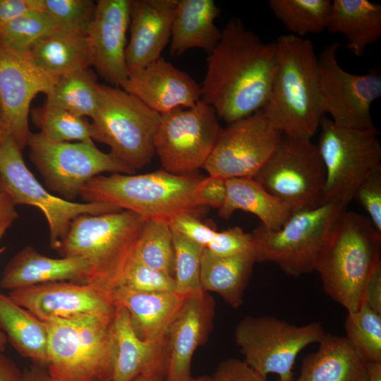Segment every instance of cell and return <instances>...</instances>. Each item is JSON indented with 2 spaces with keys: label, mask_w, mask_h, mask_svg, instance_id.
<instances>
[{
  "label": "cell",
  "mask_w": 381,
  "mask_h": 381,
  "mask_svg": "<svg viewBox=\"0 0 381 381\" xmlns=\"http://www.w3.org/2000/svg\"><path fill=\"white\" fill-rule=\"evenodd\" d=\"M96 3L91 0H41V10L62 30L87 35Z\"/></svg>",
  "instance_id": "obj_40"
},
{
  "label": "cell",
  "mask_w": 381,
  "mask_h": 381,
  "mask_svg": "<svg viewBox=\"0 0 381 381\" xmlns=\"http://www.w3.org/2000/svg\"><path fill=\"white\" fill-rule=\"evenodd\" d=\"M346 210L339 204L325 202L292 212L277 231L260 224L252 233L257 262H274L295 277L314 271L335 222Z\"/></svg>",
  "instance_id": "obj_8"
},
{
  "label": "cell",
  "mask_w": 381,
  "mask_h": 381,
  "mask_svg": "<svg viewBox=\"0 0 381 381\" xmlns=\"http://www.w3.org/2000/svg\"><path fill=\"white\" fill-rule=\"evenodd\" d=\"M27 53L37 68L54 78L92 66L87 35L65 30L44 35Z\"/></svg>",
  "instance_id": "obj_28"
},
{
  "label": "cell",
  "mask_w": 381,
  "mask_h": 381,
  "mask_svg": "<svg viewBox=\"0 0 381 381\" xmlns=\"http://www.w3.org/2000/svg\"><path fill=\"white\" fill-rule=\"evenodd\" d=\"M34 124L54 142L93 140V127L85 117L46 104L30 111Z\"/></svg>",
  "instance_id": "obj_36"
},
{
  "label": "cell",
  "mask_w": 381,
  "mask_h": 381,
  "mask_svg": "<svg viewBox=\"0 0 381 381\" xmlns=\"http://www.w3.org/2000/svg\"><path fill=\"white\" fill-rule=\"evenodd\" d=\"M367 381H381V363L367 362Z\"/></svg>",
  "instance_id": "obj_53"
},
{
  "label": "cell",
  "mask_w": 381,
  "mask_h": 381,
  "mask_svg": "<svg viewBox=\"0 0 381 381\" xmlns=\"http://www.w3.org/2000/svg\"><path fill=\"white\" fill-rule=\"evenodd\" d=\"M8 296L41 320L94 314L112 316L115 306L89 284L55 282L10 291Z\"/></svg>",
  "instance_id": "obj_18"
},
{
  "label": "cell",
  "mask_w": 381,
  "mask_h": 381,
  "mask_svg": "<svg viewBox=\"0 0 381 381\" xmlns=\"http://www.w3.org/2000/svg\"><path fill=\"white\" fill-rule=\"evenodd\" d=\"M0 381H23V372L11 360L1 353Z\"/></svg>",
  "instance_id": "obj_49"
},
{
  "label": "cell",
  "mask_w": 381,
  "mask_h": 381,
  "mask_svg": "<svg viewBox=\"0 0 381 381\" xmlns=\"http://www.w3.org/2000/svg\"><path fill=\"white\" fill-rule=\"evenodd\" d=\"M98 85L90 68L59 76L44 104L92 119L97 107Z\"/></svg>",
  "instance_id": "obj_33"
},
{
  "label": "cell",
  "mask_w": 381,
  "mask_h": 381,
  "mask_svg": "<svg viewBox=\"0 0 381 381\" xmlns=\"http://www.w3.org/2000/svg\"><path fill=\"white\" fill-rule=\"evenodd\" d=\"M381 234L364 215L344 211L315 267L325 293L348 313L363 303L366 282L381 262Z\"/></svg>",
  "instance_id": "obj_3"
},
{
  "label": "cell",
  "mask_w": 381,
  "mask_h": 381,
  "mask_svg": "<svg viewBox=\"0 0 381 381\" xmlns=\"http://www.w3.org/2000/svg\"><path fill=\"white\" fill-rule=\"evenodd\" d=\"M132 258L174 277L173 235L167 220H145L137 239Z\"/></svg>",
  "instance_id": "obj_35"
},
{
  "label": "cell",
  "mask_w": 381,
  "mask_h": 381,
  "mask_svg": "<svg viewBox=\"0 0 381 381\" xmlns=\"http://www.w3.org/2000/svg\"><path fill=\"white\" fill-rule=\"evenodd\" d=\"M353 199L364 208L368 218L381 234V167L370 172L359 184Z\"/></svg>",
  "instance_id": "obj_43"
},
{
  "label": "cell",
  "mask_w": 381,
  "mask_h": 381,
  "mask_svg": "<svg viewBox=\"0 0 381 381\" xmlns=\"http://www.w3.org/2000/svg\"><path fill=\"white\" fill-rule=\"evenodd\" d=\"M131 0H99L87 38L93 66L101 78L121 87L128 77L126 33Z\"/></svg>",
  "instance_id": "obj_19"
},
{
  "label": "cell",
  "mask_w": 381,
  "mask_h": 381,
  "mask_svg": "<svg viewBox=\"0 0 381 381\" xmlns=\"http://www.w3.org/2000/svg\"><path fill=\"white\" fill-rule=\"evenodd\" d=\"M346 337L366 362L381 363V313L363 303L348 313L344 322Z\"/></svg>",
  "instance_id": "obj_37"
},
{
  "label": "cell",
  "mask_w": 381,
  "mask_h": 381,
  "mask_svg": "<svg viewBox=\"0 0 381 381\" xmlns=\"http://www.w3.org/2000/svg\"><path fill=\"white\" fill-rule=\"evenodd\" d=\"M27 146L46 186L68 201L80 196L86 183L102 173L135 172L109 152L100 150L93 140L54 142L39 132L32 133Z\"/></svg>",
  "instance_id": "obj_11"
},
{
  "label": "cell",
  "mask_w": 381,
  "mask_h": 381,
  "mask_svg": "<svg viewBox=\"0 0 381 381\" xmlns=\"http://www.w3.org/2000/svg\"><path fill=\"white\" fill-rule=\"evenodd\" d=\"M0 330L7 341L32 364L47 368L49 363L46 322L0 293Z\"/></svg>",
  "instance_id": "obj_32"
},
{
  "label": "cell",
  "mask_w": 381,
  "mask_h": 381,
  "mask_svg": "<svg viewBox=\"0 0 381 381\" xmlns=\"http://www.w3.org/2000/svg\"><path fill=\"white\" fill-rule=\"evenodd\" d=\"M58 30H64L49 15L34 10L0 25V42L14 50L27 52L39 39Z\"/></svg>",
  "instance_id": "obj_38"
},
{
  "label": "cell",
  "mask_w": 381,
  "mask_h": 381,
  "mask_svg": "<svg viewBox=\"0 0 381 381\" xmlns=\"http://www.w3.org/2000/svg\"><path fill=\"white\" fill-rule=\"evenodd\" d=\"M326 29L343 35L346 47L361 56L381 37V5L368 0H334Z\"/></svg>",
  "instance_id": "obj_29"
},
{
  "label": "cell",
  "mask_w": 381,
  "mask_h": 381,
  "mask_svg": "<svg viewBox=\"0 0 381 381\" xmlns=\"http://www.w3.org/2000/svg\"><path fill=\"white\" fill-rule=\"evenodd\" d=\"M167 370H159L140 375L133 381H165Z\"/></svg>",
  "instance_id": "obj_52"
},
{
  "label": "cell",
  "mask_w": 381,
  "mask_h": 381,
  "mask_svg": "<svg viewBox=\"0 0 381 381\" xmlns=\"http://www.w3.org/2000/svg\"><path fill=\"white\" fill-rule=\"evenodd\" d=\"M109 297L126 308L136 334L144 340L165 337L187 298L176 292L145 293L122 287L112 289Z\"/></svg>",
  "instance_id": "obj_25"
},
{
  "label": "cell",
  "mask_w": 381,
  "mask_h": 381,
  "mask_svg": "<svg viewBox=\"0 0 381 381\" xmlns=\"http://www.w3.org/2000/svg\"><path fill=\"white\" fill-rule=\"evenodd\" d=\"M219 13L213 0H178L171 27V55L180 56L194 48L210 54L222 35L214 23Z\"/></svg>",
  "instance_id": "obj_27"
},
{
  "label": "cell",
  "mask_w": 381,
  "mask_h": 381,
  "mask_svg": "<svg viewBox=\"0 0 381 381\" xmlns=\"http://www.w3.org/2000/svg\"><path fill=\"white\" fill-rule=\"evenodd\" d=\"M0 183L15 205H30L42 211L48 224L51 247L55 250L76 217L121 210L102 202L68 201L50 193L28 169L22 150L8 133L0 142Z\"/></svg>",
  "instance_id": "obj_13"
},
{
  "label": "cell",
  "mask_w": 381,
  "mask_h": 381,
  "mask_svg": "<svg viewBox=\"0 0 381 381\" xmlns=\"http://www.w3.org/2000/svg\"><path fill=\"white\" fill-rule=\"evenodd\" d=\"M113 317L87 314L46 321L49 373L59 381H111Z\"/></svg>",
  "instance_id": "obj_6"
},
{
  "label": "cell",
  "mask_w": 381,
  "mask_h": 381,
  "mask_svg": "<svg viewBox=\"0 0 381 381\" xmlns=\"http://www.w3.org/2000/svg\"><path fill=\"white\" fill-rule=\"evenodd\" d=\"M160 116L121 87L99 83L92 139L107 145L111 155L136 171L148 164L155 154Z\"/></svg>",
  "instance_id": "obj_7"
},
{
  "label": "cell",
  "mask_w": 381,
  "mask_h": 381,
  "mask_svg": "<svg viewBox=\"0 0 381 381\" xmlns=\"http://www.w3.org/2000/svg\"><path fill=\"white\" fill-rule=\"evenodd\" d=\"M13 222V220L10 219L0 221V240L7 229L11 226ZM6 344V337L5 334L0 330V351H4Z\"/></svg>",
  "instance_id": "obj_54"
},
{
  "label": "cell",
  "mask_w": 381,
  "mask_h": 381,
  "mask_svg": "<svg viewBox=\"0 0 381 381\" xmlns=\"http://www.w3.org/2000/svg\"><path fill=\"white\" fill-rule=\"evenodd\" d=\"M34 10H41V0H0V25Z\"/></svg>",
  "instance_id": "obj_47"
},
{
  "label": "cell",
  "mask_w": 381,
  "mask_h": 381,
  "mask_svg": "<svg viewBox=\"0 0 381 381\" xmlns=\"http://www.w3.org/2000/svg\"><path fill=\"white\" fill-rule=\"evenodd\" d=\"M169 224L173 231L205 248L217 232L214 229L203 223L196 214L190 212L174 215L169 220Z\"/></svg>",
  "instance_id": "obj_44"
},
{
  "label": "cell",
  "mask_w": 381,
  "mask_h": 381,
  "mask_svg": "<svg viewBox=\"0 0 381 381\" xmlns=\"http://www.w3.org/2000/svg\"><path fill=\"white\" fill-rule=\"evenodd\" d=\"M302 361L296 381H367V362L346 337L325 332Z\"/></svg>",
  "instance_id": "obj_26"
},
{
  "label": "cell",
  "mask_w": 381,
  "mask_h": 381,
  "mask_svg": "<svg viewBox=\"0 0 381 381\" xmlns=\"http://www.w3.org/2000/svg\"><path fill=\"white\" fill-rule=\"evenodd\" d=\"M340 47L332 42L320 52L318 81L322 114H329L335 124L363 131H377L371 117L373 103L381 97V76L344 70L337 59Z\"/></svg>",
  "instance_id": "obj_15"
},
{
  "label": "cell",
  "mask_w": 381,
  "mask_h": 381,
  "mask_svg": "<svg viewBox=\"0 0 381 381\" xmlns=\"http://www.w3.org/2000/svg\"><path fill=\"white\" fill-rule=\"evenodd\" d=\"M332 1L270 0L275 18L293 35L301 38L326 29Z\"/></svg>",
  "instance_id": "obj_34"
},
{
  "label": "cell",
  "mask_w": 381,
  "mask_h": 381,
  "mask_svg": "<svg viewBox=\"0 0 381 381\" xmlns=\"http://www.w3.org/2000/svg\"><path fill=\"white\" fill-rule=\"evenodd\" d=\"M210 378L211 381H267L244 361L238 358L222 361Z\"/></svg>",
  "instance_id": "obj_46"
},
{
  "label": "cell",
  "mask_w": 381,
  "mask_h": 381,
  "mask_svg": "<svg viewBox=\"0 0 381 381\" xmlns=\"http://www.w3.org/2000/svg\"><path fill=\"white\" fill-rule=\"evenodd\" d=\"M277 69L276 42H263L231 18L208 54L201 100L228 124L248 117L265 106Z\"/></svg>",
  "instance_id": "obj_1"
},
{
  "label": "cell",
  "mask_w": 381,
  "mask_h": 381,
  "mask_svg": "<svg viewBox=\"0 0 381 381\" xmlns=\"http://www.w3.org/2000/svg\"><path fill=\"white\" fill-rule=\"evenodd\" d=\"M121 88L159 114L192 107L201 100L200 85L162 57L129 73Z\"/></svg>",
  "instance_id": "obj_20"
},
{
  "label": "cell",
  "mask_w": 381,
  "mask_h": 381,
  "mask_svg": "<svg viewBox=\"0 0 381 381\" xmlns=\"http://www.w3.org/2000/svg\"><path fill=\"white\" fill-rule=\"evenodd\" d=\"M188 381H211V378L210 376H202L195 378L191 377Z\"/></svg>",
  "instance_id": "obj_56"
},
{
  "label": "cell",
  "mask_w": 381,
  "mask_h": 381,
  "mask_svg": "<svg viewBox=\"0 0 381 381\" xmlns=\"http://www.w3.org/2000/svg\"><path fill=\"white\" fill-rule=\"evenodd\" d=\"M112 322L113 373L111 381H133L140 375L167 370V336L144 340L136 334L124 307L114 303Z\"/></svg>",
  "instance_id": "obj_23"
},
{
  "label": "cell",
  "mask_w": 381,
  "mask_h": 381,
  "mask_svg": "<svg viewBox=\"0 0 381 381\" xmlns=\"http://www.w3.org/2000/svg\"><path fill=\"white\" fill-rule=\"evenodd\" d=\"M255 214L265 229H279L292 214L289 207L253 178L226 179V195L219 214L228 219L235 211Z\"/></svg>",
  "instance_id": "obj_31"
},
{
  "label": "cell",
  "mask_w": 381,
  "mask_h": 381,
  "mask_svg": "<svg viewBox=\"0 0 381 381\" xmlns=\"http://www.w3.org/2000/svg\"><path fill=\"white\" fill-rule=\"evenodd\" d=\"M23 381H59L53 377L47 368L32 364L23 371Z\"/></svg>",
  "instance_id": "obj_50"
},
{
  "label": "cell",
  "mask_w": 381,
  "mask_h": 381,
  "mask_svg": "<svg viewBox=\"0 0 381 381\" xmlns=\"http://www.w3.org/2000/svg\"><path fill=\"white\" fill-rule=\"evenodd\" d=\"M56 80L37 68L27 52L0 42V105L6 132L20 150L32 133L28 123L32 101L39 93L47 96Z\"/></svg>",
  "instance_id": "obj_17"
},
{
  "label": "cell",
  "mask_w": 381,
  "mask_h": 381,
  "mask_svg": "<svg viewBox=\"0 0 381 381\" xmlns=\"http://www.w3.org/2000/svg\"><path fill=\"white\" fill-rule=\"evenodd\" d=\"M15 205L6 193L0 183V221L13 220L18 217V214L15 208Z\"/></svg>",
  "instance_id": "obj_51"
},
{
  "label": "cell",
  "mask_w": 381,
  "mask_h": 381,
  "mask_svg": "<svg viewBox=\"0 0 381 381\" xmlns=\"http://www.w3.org/2000/svg\"><path fill=\"white\" fill-rule=\"evenodd\" d=\"M222 129L215 111L202 100L161 114L155 150L163 169L188 174L202 168Z\"/></svg>",
  "instance_id": "obj_14"
},
{
  "label": "cell",
  "mask_w": 381,
  "mask_h": 381,
  "mask_svg": "<svg viewBox=\"0 0 381 381\" xmlns=\"http://www.w3.org/2000/svg\"><path fill=\"white\" fill-rule=\"evenodd\" d=\"M275 42L277 69L262 114L281 134L311 140L324 116L313 43L290 34L279 36Z\"/></svg>",
  "instance_id": "obj_2"
},
{
  "label": "cell",
  "mask_w": 381,
  "mask_h": 381,
  "mask_svg": "<svg viewBox=\"0 0 381 381\" xmlns=\"http://www.w3.org/2000/svg\"><path fill=\"white\" fill-rule=\"evenodd\" d=\"M202 179L193 173L174 174L160 169L143 174L99 175L82 188L85 202H102L136 213L146 219L169 220L174 215L202 211L194 190Z\"/></svg>",
  "instance_id": "obj_5"
},
{
  "label": "cell",
  "mask_w": 381,
  "mask_h": 381,
  "mask_svg": "<svg viewBox=\"0 0 381 381\" xmlns=\"http://www.w3.org/2000/svg\"><path fill=\"white\" fill-rule=\"evenodd\" d=\"M194 195L200 207L219 210L226 195V179L214 175L202 178L195 186Z\"/></svg>",
  "instance_id": "obj_45"
},
{
  "label": "cell",
  "mask_w": 381,
  "mask_h": 381,
  "mask_svg": "<svg viewBox=\"0 0 381 381\" xmlns=\"http://www.w3.org/2000/svg\"><path fill=\"white\" fill-rule=\"evenodd\" d=\"M253 179L292 212L323 204L325 170L317 145L311 140L282 135Z\"/></svg>",
  "instance_id": "obj_12"
},
{
  "label": "cell",
  "mask_w": 381,
  "mask_h": 381,
  "mask_svg": "<svg viewBox=\"0 0 381 381\" xmlns=\"http://www.w3.org/2000/svg\"><path fill=\"white\" fill-rule=\"evenodd\" d=\"M89 273V264L82 258H50L28 246L9 260L0 285L12 291L55 282L88 284Z\"/></svg>",
  "instance_id": "obj_24"
},
{
  "label": "cell",
  "mask_w": 381,
  "mask_h": 381,
  "mask_svg": "<svg viewBox=\"0 0 381 381\" xmlns=\"http://www.w3.org/2000/svg\"><path fill=\"white\" fill-rule=\"evenodd\" d=\"M116 287L145 293L176 292L173 276L147 267L133 258L114 288Z\"/></svg>",
  "instance_id": "obj_41"
},
{
  "label": "cell",
  "mask_w": 381,
  "mask_h": 381,
  "mask_svg": "<svg viewBox=\"0 0 381 381\" xmlns=\"http://www.w3.org/2000/svg\"><path fill=\"white\" fill-rule=\"evenodd\" d=\"M214 306V301L207 292L188 296L184 301L167 332L165 381H188L192 377V358L212 327Z\"/></svg>",
  "instance_id": "obj_21"
},
{
  "label": "cell",
  "mask_w": 381,
  "mask_h": 381,
  "mask_svg": "<svg viewBox=\"0 0 381 381\" xmlns=\"http://www.w3.org/2000/svg\"><path fill=\"white\" fill-rule=\"evenodd\" d=\"M320 127L317 147L325 170L323 203L346 207L359 184L381 167L378 131L341 127L325 116Z\"/></svg>",
  "instance_id": "obj_9"
},
{
  "label": "cell",
  "mask_w": 381,
  "mask_h": 381,
  "mask_svg": "<svg viewBox=\"0 0 381 381\" xmlns=\"http://www.w3.org/2000/svg\"><path fill=\"white\" fill-rule=\"evenodd\" d=\"M253 235L246 233L239 226L217 231L213 238L205 247L212 254L229 257L253 250Z\"/></svg>",
  "instance_id": "obj_42"
},
{
  "label": "cell",
  "mask_w": 381,
  "mask_h": 381,
  "mask_svg": "<svg viewBox=\"0 0 381 381\" xmlns=\"http://www.w3.org/2000/svg\"><path fill=\"white\" fill-rule=\"evenodd\" d=\"M178 0H131L130 38L126 48L128 72L159 59L170 42Z\"/></svg>",
  "instance_id": "obj_22"
},
{
  "label": "cell",
  "mask_w": 381,
  "mask_h": 381,
  "mask_svg": "<svg viewBox=\"0 0 381 381\" xmlns=\"http://www.w3.org/2000/svg\"><path fill=\"white\" fill-rule=\"evenodd\" d=\"M282 137L262 110L222 129L203 169L209 175L254 178Z\"/></svg>",
  "instance_id": "obj_16"
},
{
  "label": "cell",
  "mask_w": 381,
  "mask_h": 381,
  "mask_svg": "<svg viewBox=\"0 0 381 381\" xmlns=\"http://www.w3.org/2000/svg\"><path fill=\"white\" fill-rule=\"evenodd\" d=\"M325 332L318 322L297 326L271 315L246 316L237 324L234 337L252 369L265 378L274 373L279 381H292L298 353L318 343Z\"/></svg>",
  "instance_id": "obj_10"
},
{
  "label": "cell",
  "mask_w": 381,
  "mask_h": 381,
  "mask_svg": "<svg viewBox=\"0 0 381 381\" xmlns=\"http://www.w3.org/2000/svg\"><path fill=\"white\" fill-rule=\"evenodd\" d=\"M6 133H7V132L5 127L2 109L0 105V142L1 141Z\"/></svg>",
  "instance_id": "obj_55"
},
{
  "label": "cell",
  "mask_w": 381,
  "mask_h": 381,
  "mask_svg": "<svg viewBox=\"0 0 381 381\" xmlns=\"http://www.w3.org/2000/svg\"><path fill=\"white\" fill-rule=\"evenodd\" d=\"M363 303L381 313V262L375 266L366 282Z\"/></svg>",
  "instance_id": "obj_48"
},
{
  "label": "cell",
  "mask_w": 381,
  "mask_h": 381,
  "mask_svg": "<svg viewBox=\"0 0 381 381\" xmlns=\"http://www.w3.org/2000/svg\"><path fill=\"white\" fill-rule=\"evenodd\" d=\"M172 235L176 293L188 297L205 292L200 284V262L205 247L173 230Z\"/></svg>",
  "instance_id": "obj_39"
},
{
  "label": "cell",
  "mask_w": 381,
  "mask_h": 381,
  "mask_svg": "<svg viewBox=\"0 0 381 381\" xmlns=\"http://www.w3.org/2000/svg\"><path fill=\"white\" fill-rule=\"evenodd\" d=\"M145 220L128 210L80 215L72 221L56 250L61 257L86 260L88 284L109 297L133 258Z\"/></svg>",
  "instance_id": "obj_4"
},
{
  "label": "cell",
  "mask_w": 381,
  "mask_h": 381,
  "mask_svg": "<svg viewBox=\"0 0 381 381\" xmlns=\"http://www.w3.org/2000/svg\"><path fill=\"white\" fill-rule=\"evenodd\" d=\"M277 381H279V380H277Z\"/></svg>",
  "instance_id": "obj_57"
},
{
  "label": "cell",
  "mask_w": 381,
  "mask_h": 381,
  "mask_svg": "<svg viewBox=\"0 0 381 381\" xmlns=\"http://www.w3.org/2000/svg\"><path fill=\"white\" fill-rule=\"evenodd\" d=\"M257 262L254 249L220 257L204 248L200 262V284L205 292H214L231 307L243 304V295Z\"/></svg>",
  "instance_id": "obj_30"
}]
</instances>
